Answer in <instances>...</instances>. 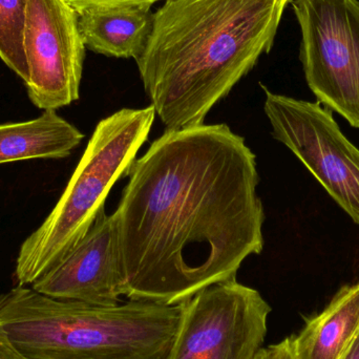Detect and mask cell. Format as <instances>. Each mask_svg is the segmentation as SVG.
I'll use <instances>...</instances> for the list:
<instances>
[{
  "mask_svg": "<svg viewBox=\"0 0 359 359\" xmlns=\"http://www.w3.org/2000/svg\"><path fill=\"white\" fill-rule=\"evenodd\" d=\"M128 177L113 215L130 301L181 305L263 251L257 157L226 124L166 130Z\"/></svg>",
  "mask_w": 359,
  "mask_h": 359,
  "instance_id": "1",
  "label": "cell"
},
{
  "mask_svg": "<svg viewBox=\"0 0 359 359\" xmlns=\"http://www.w3.org/2000/svg\"><path fill=\"white\" fill-rule=\"evenodd\" d=\"M292 0H166L136 59L166 130L204 124L213 107L269 54Z\"/></svg>",
  "mask_w": 359,
  "mask_h": 359,
  "instance_id": "2",
  "label": "cell"
},
{
  "mask_svg": "<svg viewBox=\"0 0 359 359\" xmlns=\"http://www.w3.org/2000/svg\"><path fill=\"white\" fill-rule=\"evenodd\" d=\"M182 305L95 306L19 286L0 293V328L29 359H166Z\"/></svg>",
  "mask_w": 359,
  "mask_h": 359,
  "instance_id": "3",
  "label": "cell"
},
{
  "mask_svg": "<svg viewBox=\"0 0 359 359\" xmlns=\"http://www.w3.org/2000/svg\"><path fill=\"white\" fill-rule=\"evenodd\" d=\"M155 118L149 105L120 109L97 124L58 202L21 244L14 273L17 285L31 286L88 233L116 182L128 176Z\"/></svg>",
  "mask_w": 359,
  "mask_h": 359,
  "instance_id": "4",
  "label": "cell"
},
{
  "mask_svg": "<svg viewBox=\"0 0 359 359\" xmlns=\"http://www.w3.org/2000/svg\"><path fill=\"white\" fill-rule=\"evenodd\" d=\"M299 59L318 102L359 128V0H292Z\"/></svg>",
  "mask_w": 359,
  "mask_h": 359,
  "instance_id": "5",
  "label": "cell"
},
{
  "mask_svg": "<svg viewBox=\"0 0 359 359\" xmlns=\"http://www.w3.org/2000/svg\"><path fill=\"white\" fill-rule=\"evenodd\" d=\"M261 86L273 138L301 160L359 226V149L343 134L332 111Z\"/></svg>",
  "mask_w": 359,
  "mask_h": 359,
  "instance_id": "6",
  "label": "cell"
},
{
  "mask_svg": "<svg viewBox=\"0 0 359 359\" xmlns=\"http://www.w3.org/2000/svg\"><path fill=\"white\" fill-rule=\"evenodd\" d=\"M181 305L166 359H252L263 347L271 307L255 289L226 280Z\"/></svg>",
  "mask_w": 359,
  "mask_h": 359,
  "instance_id": "7",
  "label": "cell"
},
{
  "mask_svg": "<svg viewBox=\"0 0 359 359\" xmlns=\"http://www.w3.org/2000/svg\"><path fill=\"white\" fill-rule=\"evenodd\" d=\"M23 50L29 100L57 111L79 99L86 46L78 14L65 0H27Z\"/></svg>",
  "mask_w": 359,
  "mask_h": 359,
  "instance_id": "8",
  "label": "cell"
},
{
  "mask_svg": "<svg viewBox=\"0 0 359 359\" xmlns=\"http://www.w3.org/2000/svg\"><path fill=\"white\" fill-rule=\"evenodd\" d=\"M41 294L95 306H116L126 280L113 215L101 210L81 241L31 285Z\"/></svg>",
  "mask_w": 359,
  "mask_h": 359,
  "instance_id": "9",
  "label": "cell"
},
{
  "mask_svg": "<svg viewBox=\"0 0 359 359\" xmlns=\"http://www.w3.org/2000/svg\"><path fill=\"white\" fill-rule=\"evenodd\" d=\"M86 48L113 58L138 59L147 48L154 25L151 6L90 8L78 13Z\"/></svg>",
  "mask_w": 359,
  "mask_h": 359,
  "instance_id": "10",
  "label": "cell"
},
{
  "mask_svg": "<svg viewBox=\"0 0 359 359\" xmlns=\"http://www.w3.org/2000/svg\"><path fill=\"white\" fill-rule=\"evenodd\" d=\"M359 331V280L341 287L329 305L292 335L295 359H339Z\"/></svg>",
  "mask_w": 359,
  "mask_h": 359,
  "instance_id": "11",
  "label": "cell"
},
{
  "mask_svg": "<svg viewBox=\"0 0 359 359\" xmlns=\"http://www.w3.org/2000/svg\"><path fill=\"white\" fill-rule=\"evenodd\" d=\"M84 135L57 111H44L29 121L0 124V164L32 159H63Z\"/></svg>",
  "mask_w": 359,
  "mask_h": 359,
  "instance_id": "12",
  "label": "cell"
},
{
  "mask_svg": "<svg viewBox=\"0 0 359 359\" xmlns=\"http://www.w3.org/2000/svg\"><path fill=\"white\" fill-rule=\"evenodd\" d=\"M27 0H0V58L16 75L29 79L23 50Z\"/></svg>",
  "mask_w": 359,
  "mask_h": 359,
  "instance_id": "13",
  "label": "cell"
},
{
  "mask_svg": "<svg viewBox=\"0 0 359 359\" xmlns=\"http://www.w3.org/2000/svg\"><path fill=\"white\" fill-rule=\"evenodd\" d=\"M75 12L80 13L90 8H115V6H149L166 0H65Z\"/></svg>",
  "mask_w": 359,
  "mask_h": 359,
  "instance_id": "14",
  "label": "cell"
},
{
  "mask_svg": "<svg viewBox=\"0 0 359 359\" xmlns=\"http://www.w3.org/2000/svg\"><path fill=\"white\" fill-rule=\"evenodd\" d=\"M252 359H295L292 337L268 347H262Z\"/></svg>",
  "mask_w": 359,
  "mask_h": 359,
  "instance_id": "15",
  "label": "cell"
},
{
  "mask_svg": "<svg viewBox=\"0 0 359 359\" xmlns=\"http://www.w3.org/2000/svg\"><path fill=\"white\" fill-rule=\"evenodd\" d=\"M0 359H29L13 345L8 335L0 328Z\"/></svg>",
  "mask_w": 359,
  "mask_h": 359,
  "instance_id": "16",
  "label": "cell"
},
{
  "mask_svg": "<svg viewBox=\"0 0 359 359\" xmlns=\"http://www.w3.org/2000/svg\"><path fill=\"white\" fill-rule=\"evenodd\" d=\"M339 359H359V331Z\"/></svg>",
  "mask_w": 359,
  "mask_h": 359,
  "instance_id": "17",
  "label": "cell"
}]
</instances>
